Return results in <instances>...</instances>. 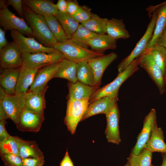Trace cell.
<instances>
[{
	"label": "cell",
	"instance_id": "54",
	"mask_svg": "<svg viewBox=\"0 0 166 166\" xmlns=\"http://www.w3.org/2000/svg\"></svg>",
	"mask_w": 166,
	"mask_h": 166
},
{
	"label": "cell",
	"instance_id": "51",
	"mask_svg": "<svg viewBox=\"0 0 166 166\" xmlns=\"http://www.w3.org/2000/svg\"><path fill=\"white\" fill-rule=\"evenodd\" d=\"M164 81L165 83V84H166V73L165 74L164 76Z\"/></svg>",
	"mask_w": 166,
	"mask_h": 166
},
{
	"label": "cell",
	"instance_id": "53",
	"mask_svg": "<svg viewBox=\"0 0 166 166\" xmlns=\"http://www.w3.org/2000/svg\"><path fill=\"white\" fill-rule=\"evenodd\" d=\"M152 166H154V165H153Z\"/></svg>",
	"mask_w": 166,
	"mask_h": 166
},
{
	"label": "cell",
	"instance_id": "32",
	"mask_svg": "<svg viewBox=\"0 0 166 166\" xmlns=\"http://www.w3.org/2000/svg\"><path fill=\"white\" fill-rule=\"evenodd\" d=\"M49 28L58 43H62L68 39L61 24L55 16L44 17Z\"/></svg>",
	"mask_w": 166,
	"mask_h": 166
},
{
	"label": "cell",
	"instance_id": "15",
	"mask_svg": "<svg viewBox=\"0 0 166 166\" xmlns=\"http://www.w3.org/2000/svg\"><path fill=\"white\" fill-rule=\"evenodd\" d=\"M114 52L92 59L88 61L93 72L94 77V86L99 88L103 74L108 67L117 57Z\"/></svg>",
	"mask_w": 166,
	"mask_h": 166
},
{
	"label": "cell",
	"instance_id": "45",
	"mask_svg": "<svg viewBox=\"0 0 166 166\" xmlns=\"http://www.w3.org/2000/svg\"><path fill=\"white\" fill-rule=\"evenodd\" d=\"M5 32L2 28H0V50L9 43L5 36Z\"/></svg>",
	"mask_w": 166,
	"mask_h": 166
},
{
	"label": "cell",
	"instance_id": "2",
	"mask_svg": "<svg viewBox=\"0 0 166 166\" xmlns=\"http://www.w3.org/2000/svg\"><path fill=\"white\" fill-rule=\"evenodd\" d=\"M139 69L137 61L136 59L122 72L118 73L112 82L98 88L90 97L89 103L105 96L112 98H118V91L121 85Z\"/></svg>",
	"mask_w": 166,
	"mask_h": 166
},
{
	"label": "cell",
	"instance_id": "10",
	"mask_svg": "<svg viewBox=\"0 0 166 166\" xmlns=\"http://www.w3.org/2000/svg\"><path fill=\"white\" fill-rule=\"evenodd\" d=\"M5 109L9 118L17 125L25 109V94L22 95H8L0 101Z\"/></svg>",
	"mask_w": 166,
	"mask_h": 166
},
{
	"label": "cell",
	"instance_id": "47",
	"mask_svg": "<svg viewBox=\"0 0 166 166\" xmlns=\"http://www.w3.org/2000/svg\"><path fill=\"white\" fill-rule=\"evenodd\" d=\"M9 118L6 113L2 103L0 102V121H5Z\"/></svg>",
	"mask_w": 166,
	"mask_h": 166
},
{
	"label": "cell",
	"instance_id": "13",
	"mask_svg": "<svg viewBox=\"0 0 166 166\" xmlns=\"http://www.w3.org/2000/svg\"><path fill=\"white\" fill-rule=\"evenodd\" d=\"M22 54L13 42L9 43L0 50V65L1 69L21 67L23 65Z\"/></svg>",
	"mask_w": 166,
	"mask_h": 166
},
{
	"label": "cell",
	"instance_id": "3",
	"mask_svg": "<svg viewBox=\"0 0 166 166\" xmlns=\"http://www.w3.org/2000/svg\"><path fill=\"white\" fill-rule=\"evenodd\" d=\"M151 18L147 29L143 37L138 41L129 54L117 66L118 73L122 72L133 61L141 54L146 49L152 36L156 21L157 14L153 6L146 9Z\"/></svg>",
	"mask_w": 166,
	"mask_h": 166
},
{
	"label": "cell",
	"instance_id": "14",
	"mask_svg": "<svg viewBox=\"0 0 166 166\" xmlns=\"http://www.w3.org/2000/svg\"><path fill=\"white\" fill-rule=\"evenodd\" d=\"M107 125L105 134L107 141L118 145L121 141L119 130L120 112L117 103L105 115Z\"/></svg>",
	"mask_w": 166,
	"mask_h": 166
},
{
	"label": "cell",
	"instance_id": "8",
	"mask_svg": "<svg viewBox=\"0 0 166 166\" xmlns=\"http://www.w3.org/2000/svg\"><path fill=\"white\" fill-rule=\"evenodd\" d=\"M139 66L143 68L148 73L162 94L166 90L164 74L160 67L154 61L148 51L145 50L136 58Z\"/></svg>",
	"mask_w": 166,
	"mask_h": 166
},
{
	"label": "cell",
	"instance_id": "18",
	"mask_svg": "<svg viewBox=\"0 0 166 166\" xmlns=\"http://www.w3.org/2000/svg\"><path fill=\"white\" fill-rule=\"evenodd\" d=\"M118 98H112L108 96L103 97L89 104L81 121L99 114H106L117 103Z\"/></svg>",
	"mask_w": 166,
	"mask_h": 166
},
{
	"label": "cell",
	"instance_id": "27",
	"mask_svg": "<svg viewBox=\"0 0 166 166\" xmlns=\"http://www.w3.org/2000/svg\"><path fill=\"white\" fill-rule=\"evenodd\" d=\"M88 45L93 50L102 53L107 49H114L117 47V40L107 34H98L89 40Z\"/></svg>",
	"mask_w": 166,
	"mask_h": 166
},
{
	"label": "cell",
	"instance_id": "4",
	"mask_svg": "<svg viewBox=\"0 0 166 166\" xmlns=\"http://www.w3.org/2000/svg\"><path fill=\"white\" fill-rule=\"evenodd\" d=\"M53 48L62 53L65 58L77 63L104 55L77 45L69 39L64 42H57Z\"/></svg>",
	"mask_w": 166,
	"mask_h": 166
},
{
	"label": "cell",
	"instance_id": "7",
	"mask_svg": "<svg viewBox=\"0 0 166 166\" xmlns=\"http://www.w3.org/2000/svg\"><path fill=\"white\" fill-rule=\"evenodd\" d=\"M0 25L5 32L15 30L24 35L34 38L31 29L25 20L12 12L8 6L0 9Z\"/></svg>",
	"mask_w": 166,
	"mask_h": 166
},
{
	"label": "cell",
	"instance_id": "35",
	"mask_svg": "<svg viewBox=\"0 0 166 166\" xmlns=\"http://www.w3.org/2000/svg\"><path fill=\"white\" fill-rule=\"evenodd\" d=\"M147 50L156 64L161 69L164 76L166 73V48L156 45Z\"/></svg>",
	"mask_w": 166,
	"mask_h": 166
},
{
	"label": "cell",
	"instance_id": "43",
	"mask_svg": "<svg viewBox=\"0 0 166 166\" xmlns=\"http://www.w3.org/2000/svg\"><path fill=\"white\" fill-rule=\"evenodd\" d=\"M67 1L65 0H58L55 4L58 11L62 13H67Z\"/></svg>",
	"mask_w": 166,
	"mask_h": 166
},
{
	"label": "cell",
	"instance_id": "25",
	"mask_svg": "<svg viewBox=\"0 0 166 166\" xmlns=\"http://www.w3.org/2000/svg\"><path fill=\"white\" fill-rule=\"evenodd\" d=\"M19 156L22 158L44 159L42 152L35 140H25L19 137Z\"/></svg>",
	"mask_w": 166,
	"mask_h": 166
},
{
	"label": "cell",
	"instance_id": "6",
	"mask_svg": "<svg viewBox=\"0 0 166 166\" xmlns=\"http://www.w3.org/2000/svg\"><path fill=\"white\" fill-rule=\"evenodd\" d=\"M22 66L31 69H39L48 65L61 61L65 58L63 53L57 50L50 53L43 52L22 53Z\"/></svg>",
	"mask_w": 166,
	"mask_h": 166
},
{
	"label": "cell",
	"instance_id": "1",
	"mask_svg": "<svg viewBox=\"0 0 166 166\" xmlns=\"http://www.w3.org/2000/svg\"><path fill=\"white\" fill-rule=\"evenodd\" d=\"M24 17L31 29L34 38L44 46L53 48L57 42L50 30L44 16L37 14L23 4Z\"/></svg>",
	"mask_w": 166,
	"mask_h": 166
},
{
	"label": "cell",
	"instance_id": "12",
	"mask_svg": "<svg viewBox=\"0 0 166 166\" xmlns=\"http://www.w3.org/2000/svg\"><path fill=\"white\" fill-rule=\"evenodd\" d=\"M62 61L48 65L38 69L28 91L40 92L48 88V86L47 85V83L53 78L56 72L61 65Z\"/></svg>",
	"mask_w": 166,
	"mask_h": 166
},
{
	"label": "cell",
	"instance_id": "5",
	"mask_svg": "<svg viewBox=\"0 0 166 166\" xmlns=\"http://www.w3.org/2000/svg\"><path fill=\"white\" fill-rule=\"evenodd\" d=\"M89 99H68L64 122L68 131L72 134H75L78 123L81 121L89 104Z\"/></svg>",
	"mask_w": 166,
	"mask_h": 166
},
{
	"label": "cell",
	"instance_id": "34",
	"mask_svg": "<svg viewBox=\"0 0 166 166\" xmlns=\"http://www.w3.org/2000/svg\"><path fill=\"white\" fill-rule=\"evenodd\" d=\"M152 153L145 148L138 155L130 153L127 158L129 166H152Z\"/></svg>",
	"mask_w": 166,
	"mask_h": 166
},
{
	"label": "cell",
	"instance_id": "19",
	"mask_svg": "<svg viewBox=\"0 0 166 166\" xmlns=\"http://www.w3.org/2000/svg\"><path fill=\"white\" fill-rule=\"evenodd\" d=\"M23 4L35 14L44 17L55 16L58 11L55 4L49 0H23Z\"/></svg>",
	"mask_w": 166,
	"mask_h": 166
},
{
	"label": "cell",
	"instance_id": "30",
	"mask_svg": "<svg viewBox=\"0 0 166 166\" xmlns=\"http://www.w3.org/2000/svg\"><path fill=\"white\" fill-rule=\"evenodd\" d=\"M56 18L63 27L68 39L72 38L80 25L73 16L58 11Z\"/></svg>",
	"mask_w": 166,
	"mask_h": 166
},
{
	"label": "cell",
	"instance_id": "42",
	"mask_svg": "<svg viewBox=\"0 0 166 166\" xmlns=\"http://www.w3.org/2000/svg\"><path fill=\"white\" fill-rule=\"evenodd\" d=\"M10 136L6 129L5 121H0V142L6 139Z\"/></svg>",
	"mask_w": 166,
	"mask_h": 166
},
{
	"label": "cell",
	"instance_id": "39",
	"mask_svg": "<svg viewBox=\"0 0 166 166\" xmlns=\"http://www.w3.org/2000/svg\"><path fill=\"white\" fill-rule=\"evenodd\" d=\"M6 4L7 6H11L20 17H24L22 0H8Z\"/></svg>",
	"mask_w": 166,
	"mask_h": 166
},
{
	"label": "cell",
	"instance_id": "29",
	"mask_svg": "<svg viewBox=\"0 0 166 166\" xmlns=\"http://www.w3.org/2000/svg\"><path fill=\"white\" fill-rule=\"evenodd\" d=\"M76 75L78 81L88 85L94 86L93 73L88 61L77 63Z\"/></svg>",
	"mask_w": 166,
	"mask_h": 166
},
{
	"label": "cell",
	"instance_id": "48",
	"mask_svg": "<svg viewBox=\"0 0 166 166\" xmlns=\"http://www.w3.org/2000/svg\"><path fill=\"white\" fill-rule=\"evenodd\" d=\"M9 95L0 86V101L3 100Z\"/></svg>",
	"mask_w": 166,
	"mask_h": 166
},
{
	"label": "cell",
	"instance_id": "17",
	"mask_svg": "<svg viewBox=\"0 0 166 166\" xmlns=\"http://www.w3.org/2000/svg\"><path fill=\"white\" fill-rule=\"evenodd\" d=\"M153 6L157 14L156 21L152 36L146 49L157 45L158 39L166 27V1Z\"/></svg>",
	"mask_w": 166,
	"mask_h": 166
},
{
	"label": "cell",
	"instance_id": "22",
	"mask_svg": "<svg viewBox=\"0 0 166 166\" xmlns=\"http://www.w3.org/2000/svg\"><path fill=\"white\" fill-rule=\"evenodd\" d=\"M68 86L69 91L68 99L76 100L89 98L98 89L94 86L86 85L78 81L75 83L68 81Z\"/></svg>",
	"mask_w": 166,
	"mask_h": 166
},
{
	"label": "cell",
	"instance_id": "50",
	"mask_svg": "<svg viewBox=\"0 0 166 166\" xmlns=\"http://www.w3.org/2000/svg\"><path fill=\"white\" fill-rule=\"evenodd\" d=\"M6 6H7L6 4V1L1 0L0 1V8L1 9Z\"/></svg>",
	"mask_w": 166,
	"mask_h": 166
},
{
	"label": "cell",
	"instance_id": "46",
	"mask_svg": "<svg viewBox=\"0 0 166 166\" xmlns=\"http://www.w3.org/2000/svg\"><path fill=\"white\" fill-rule=\"evenodd\" d=\"M157 45L166 48V27L158 39Z\"/></svg>",
	"mask_w": 166,
	"mask_h": 166
},
{
	"label": "cell",
	"instance_id": "28",
	"mask_svg": "<svg viewBox=\"0 0 166 166\" xmlns=\"http://www.w3.org/2000/svg\"><path fill=\"white\" fill-rule=\"evenodd\" d=\"M77 67V63L65 58L61 61V65L53 78H64L70 82L75 83L78 81L76 75Z\"/></svg>",
	"mask_w": 166,
	"mask_h": 166
},
{
	"label": "cell",
	"instance_id": "41",
	"mask_svg": "<svg viewBox=\"0 0 166 166\" xmlns=\"http://www.w3.org/2000/svg\"><path fill=\"white\" fill-rule=\"evenodd\" d=\"M67 2L66 13L73 16L78 11L80 6L76 0L67 1Z\"/></svg>",
	"mask_w": 166,
	"mask_h": 166
},
{
	"label": "cell",
	"instance_id": "33",
	"mask_svg": "<svg viewBox=\"0 0 166 166\" xmlns=\"http://www.w3.org/2000/svg\"><path fill=\"white\" fill-rule=\"evenodd\" d=\"M108 19L93 13L89 20L81 24L97 34H106V28Z\"/></svg>",
	"mask_w": 166,
	"mask_h": 166
},
{
	"label": "cell",
	"instance_id": "9",
	"mask_svg": "<svg viewBox=\"0 0 166 166\" xmlns=\"http://www.w3.org/2000/svg\"><path fill=\"white\" fill-rule=\"evenodd\" d=\"M10 35L13 42L22 53H34L43 52L50 53L57 50L54 48L45 46L36 41L34 38L26 37L16 30L10 31Z\"/></svg>",
	"mask_w": 166,
	"mask_h": 166
},
{
	"label": "cell",
	"instance_id": "16",
	"mask_svg": "<svg viewBox=\"0 0 166 166\" xmlns=\"http://www.w3.org/2000/svg\"><path fill=\"white\" fill-rule=\"evenodd\" d=\"M44 115L36 113L25 109L18 124L16 125L21 132H37L39 131L44 121Z\"/></svg>",
	"mask_w": 166,
	"mask_h": 166
},
{
	"label": "cell",
	"instance_id": "36",
	"mask_svg": "<svg viewBox=\"0 0 166 166\" xmlns=\"http://www.w3.org/2000/svg\"><path fill=\"white\" fill-rule=\"evenodd\" d=\"M19 137L10 136L0 142V153L19 156L18 140Z\"/></svg>",
	"mask_w": 166,
	"mask_h": 166
},
{
	"label": "cell",
	"instance_id": "11",
	"mask_svg": "<svg viewBox=\"0 0 166 166\" xmlns=\"http://www.w3.org/2000/svg\"><path fill=\"white\" fill-rule=\"evenodd\" d=\"M157 124L156 112L154 109H152L144 117L142 128L137 136V141L132 150V153L138 155L145 148L150 137L152 129Z\"/></svg>",
	"mask_w": 166,
	"mask_h": 166
},
{
	"label": "cell",
	"instance_id": "40",
	"mask_svg": "<svg viewBox=\"0 0 166 166\" xmlns=\"http://www.w3.org/2000/svg\"><path fill=\"white\" fill-rule=\"evenodd\" d=\"M23 166H43L45 163L44 159L34 158L22 159Z\"/></svg>",
	"mask_w": 166,
	"mask_h": 166
},
{
	"label": "cell",
	"instance_id": "21",
	"mask_svg": "<svg viewBox=\"0 0 166 166\" xmlns=\"http://www.w3.org/2000/svg\"><path fill=\"white\" fill-rule=\"evenodd\" d=\"M20 68L2 69L0 72V86L9 95L15 94Z\"/></svg>",
	"mask_w": 166,
	"mask_h": 166
},
{
	"label": "cell",
	"instance_id": "23",
	"mask_svg": "<svg viewBox=\"0 0 166 166\" xmlns=\"http://www.w3.org/2000/svg\"><path fill=\"white\" fill-rule=\"evenodd\" d=\"M38 69L27 68L23 66L20 68L15 94H26L32 85L35 75Z\"/></svg>",
	"mask_w": 166,
	"mask_h": 166
},
{
	"label": "cell",
	"instance_id": "37",
	"mask_svg": "<svg viewBox=\"0 0 166 166\" xmlns=\"http://www.w3.org/2000/svg\"><path fill=\"white\" fill-rule=\"evenodd\" d=\"M93 14L88 6H80L78 11L73 16L77 22L81 24L89 20Z\"/></svg>",
	"mask_w": 166,
	"mask_h": 166
},
{
	"label": "cell",
	"instance_id": "38",
	"mask_svg": "<svg viewBox=\"0 0 166 166\" xmlns=\"http://www.w3.org/2000/svg\"><path fill=\"white\" fill-rule=\"evenodd\" d=\"M5 166H23L22 159L19 155L0 153Z\"/></svg>",
	"mask_w": 166,
	"mask_h": 166
},
{
	"label": "cell",
	"instance_id": "52",
	"mask_svg": "<svg viewBox=\"0 0 166 166\" xmlns=\"http://www.w3.org/2000/svg\"><path fill=\"white\" fill-rule=\"evenodd\" d=\"M124 166H129L128 163V162L126 163L124 165Z\"/></svg>",
	"mask_w": 166,
	"mask_h": 166
},
{
	"label": "cell",
	"instance_id": "31",
	"mask_svg": "<svg viewBox=\"0 0 166 166\" xmlns=\"http://www.w3.org/2000/svg\"><path fill=\"white\" fill-rule=\"evenodd\" d=\"M97 35L80 24L71 38L69 39L77 45L88 48V41Z\"/></svg>",
	"mask_w": 166,
	"mask_h": 166
},
{
	"label": "cell",
	"instance_id": "44",
	"mask_svg": "<svg viewBox=\"0 0 166 166\" xmlns=\"http://www.w3.org/2000/svg\"><path fill=\"white\" fill-rule=\"evenodd\" d=\"M60 166H74L67 149L63 159L60 163Z\"/></svg>",
	"mask_w": 166,
	"mask_h": 166
},
{
	"label": "cell",
	"instance_id": "26",
	"mask_svg": "<svg viewBox=\"0 0 166 166\" xmlns=\"http://www.w3.org/2000/svg\"><path fill=\"white\" fill-rule=\"evenodd\" d=\"M106 34L113 39H126L130 37L122 19L113 18L108 19L106 28Z\"/></svg>",
	"mask_w": 166,
	"mask_h": 166
},
{
	"label": "cell",
	"instance_id": "20",
	"mask_svg": "<svg viewBox=\"0 0 166 166\" xmlns=\"http://www.w3.org/2000/svg\"><path fill=\"white\" fill-rule=\"evenodd\" d=\"M47 89L40 92L28 91L25 94V109L44 115L46 107L45 94Z\"/></svg>",
	"mask_w": 166,
	"mask_h": 166
},
{
	"label": "cell",
	"instance_id": "24",
	"mask_svg": "<svg viewBox=\"0 0 166 166\" xmlns=\"http://www.w3.org/2000/svg\"><path fill=\"white\" fill-rule=\"evenodd\" d=\"M164 138L162 129L158 127L157 124H156L145 148L152 153L155 152L166 153V144Z\"/></svg>",
	"mask_w": 166,
	"mask_h": 166
},
{
	"label": "cell",
	"instance_id": "49",
	"mask_svg": "<svg viewBox=\"0 0 166 166\" xmlns=\"http://www.w3.org/2000/svg\"><path fill=\"white\" fill-rule=\"evenodd\" d=\"M162 159V164L160 166H166V153H161Z\"/></svg>",
	"mask_w": 166,
	"mask_h": 166
}]
</instances>
